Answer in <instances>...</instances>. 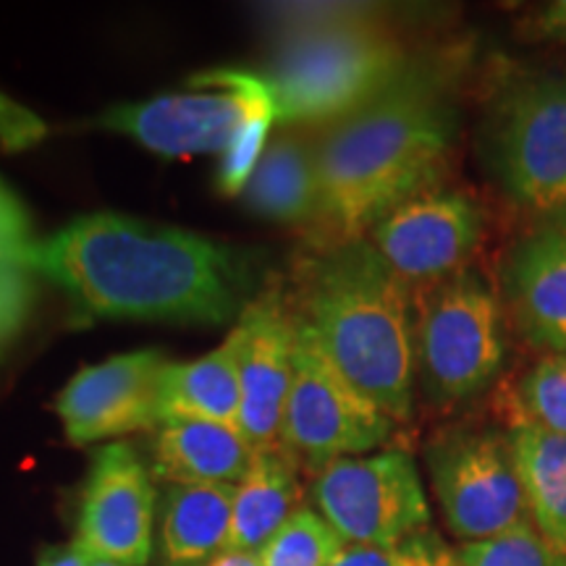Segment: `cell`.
Masks as SVG:
<instances>
[{
  "instance_id": "obj_17",
  "label": "cell",
  "mask_w": 566,
  "mask_h": 566,
  "mask_svg": "<svg viewBox=\"0 0 566 566\" xmlns=\"http://www.w3.org/2000/svg\"><path fill=\"white\" fill-rule=\"evenodd\" d=\"M239 334L226 336L216 352L181 365H168L158 386V424L168 420H202L239 430Z\"/></svg>"
},
{
  "instance_id": "obj_4",
  "label": "cell",
  "mask_w": 566,
  "mask_h": 566,
  "mask_svg": "<svg viewBox=\"0 0 566 566\" xmlns=\"http://www.w3.org/2000/svg\"><path fill=\"white\" fill-rule=\"evenodd\" d=\"M409 69L405 48L363 13L304 17L281 32L263 80L275 122L334 124L391 87Z\"/></svg>"
},
{
  "instance_id": "obj_5",
  "label": "cell",
  "mask_w": 566,
  "mask_h": 566,
  "mask_svg": "<svg viewBox=\"0 0 566 566\" xmlns=\"http://www.w3.org/2000/svg\"><path fill=\"white\" fill-rule=\"evenodd\" d=\"M506 359V315L483 275L462 268L415 296L417 384L430 405L485 394Z\"/></svg>"
},
{
  "instance_id": "obj_11",
  "label": "cell",
  "mask_w": 566,
  "mask_h": 566,
  "mask_svg": "<svg viewBox=\"0 0 566 566\" xmlns=\"http://www.w3.org/2000/svg\"><path fill=\"white\" fill-rule=\"evenodd\" d=\"M485 233V212L464 189L438 187L401 202L367 239L409 286H428L462 271Z\"/></svg>"
},
{
  "instance_id": "obj_22",
  "label": "cell",
  "mask_w": 566,
  "mask_h": 566,
  "mask_svg": "<svg viewBox=\"0 0 566 566\" xmlns=\"http://www.w3.org/2000/svg\"><path fill=\"white\" fill-rule=\"evenodd\" d=\"M349 548L317 509L300 506L258 554L260 566H334Z\"/></svg>"
},
{
  "instance_id": "obj_8",
  "label": "cell",
  "mask_w": 566,
  "mask_h": 566,
  "mask_svg": "<svg viewBox=\"0 0 566 566\" xmlns=\"http://www.w3.org/2000/svg\"><path fill=\"white\" fill-rule=\"evenodd\" d=\"M294 317V380L283 409L281 446L296 462H307L315 470L380 449L396 422L346 380L315 331L296 313Z\"/></svg>"
},
{
  "instance_id": "obj_19",
  "label": "cell",
  "mask_w": 566,
  "mask_h": 566,
  "mask_svg": "<svg viewBox=\"0 0 566 566\" xmlns=\"http://www.w3.org/2000/svg\"><path fill=\"white\" fill-rule=\"evenodd\" d=\"M530 522L558 556H566V436L512 415L506 428Z\"/></svg>"
},
{
  "instance_id": "obj_14",
  "label": "cell",
  "mask_w": 566,
  "mask_h": 566,
  "mask_svg": "<svg viewBox=\"0 0 566 566\" xmlns=\"http://www.w3.org/2000/svg\"><path fill=\"white\" fill-rule=\"evenodd\" d=\"M237 334L242 388L239 433L254 451L283 449L281 424L294 380L296 317L273 296H260L244 307Z\"/></svg>"
},
{
  "instance_id": "obj_25",
  "label": "cell",
  "mask_w": 566,
  "mask_h": 566,
  "mask_svg": "<svg viewBox=\"0 0 566 566\" xmlns=\"http://www.w3.org/2000/svg\"><path fill=\"white\" fill-rule=\"evenodd\" d=\"M275 122V108H263L247 122L242 129L237 132V137L229 145V150L221 155L218 163L216 184L226 197H237L244 192L247 181L254 168H258L260 158H263L268 147V134H271V124Z\"/></svg>"
},
{
  "instance_id": "obj_2",
  "label": "cell",
  "mask_w": 566,
  "mask_h": 566,
  "mask_svg": "<svg viewBox=\"0 0 566 566\" xmlns=\"http://www.w3.org/2000/svg\"><path fill=\"white\" fill-rule=\"evenodd\" d=\"M457 108L433 71L409 66L391 87L315 139L317 218L334 244L365 239L401 202L438 187Z\"/></svg>"
},
{
  "instance_id": "obj_23",
  "label": "cell",
  "mask_w": 566,
  "mask_h": 566,
  "mask_svg": "<svg viewBox=\"0 0 566 566\" xmlns=\"http://www.w3.org/2000/svg\"><path fill=\"white\" fill-rule=\"evenodd\" d=\"M516 415L566 436V354H546L516 386Z\"/></svg>"
},
{
  "instance_id": "obj_26",
  "label": "cell",
  "mask_w": 566,
  "mask_h": 566,
  "mask_svg": "<svg viewBox=\"0 0 566 566\" xmlns=\"http://www.w3.org/2000/svg\"><path fill=\"white\" fill-rule=\"evenodd\" d=\"M32 271L17 260L0 258V354L17 342L34 304Z\"/></svg>"
},
{
  "instance_id": "obj_3",
  "label": "cell",
  "mask_w": 566,
  "mask_h": 566,
  "mask_svg": "<svg viewBox=\"0 0 566 566\" xmlns=\"http://www.w3.org/2000/svg\"><path fill=\"white\" fill-rule=\"evenodd\" d=\"M346 380L394 422L415 409V304L370 239L331 244L310 260L300 313Z\"/></svg>"
},
{
  "instance_id": "obj_28",
  "label": "cell",
  "mask_w": 566,
  "mask_h": 566,
  "mask_svg": "<svg viewBox=\"0 0 566 566\" xmlns=\"http://www.w3.org/2000/svg\"><path fill=\"white\" fill-rule=\"evenodd\" d=\"M34 242L32 223L9 187L0 189V258H11L21 265V258Z\"/></svg>"
},
{
  "instance_id": "obj_10",
  "label": "cell",
  "mask_w": 566,
  "mask_h": 566,
  "mask_svg": "<svg viewBox=\"0 0 566 566\" xmlns=\"http://www.w3.org/2000/svg\"><path fill=\"white\" fill-rule=\"evenodd\" d=\"M313 499L346 546L401 548L430 525V506L409 451L386 449L321 467Z\"/></svg>"
},
{
  "instance_id": "obj_21",
  "label": "cell",
  "mask_w": 566,
  "mask_h": 566,
  "mask_svg": "<svg viewBox=\"0 0 566 566\" xmlns=\"http://www.w3.org/2000/svg\"><path fill=\"white\" fill-rule=\"evenodd\" d=\"M244 205L275 223H313L317 218L315 142L279 134L244 187Z\"/></svg>"
},
{
  "instance_id": "obj_15",
  "label": "cell",
  "mask_w": 566,
  "mask_h": 566,
  "mask_svg": "<svg viewBox=\"0 0 566 566\" xmlns=\"http://www.w3.org/2000/svg\"><path fill=\"white\" fill-rule=\"evenodd\" d=\"M504 292L522 334L537 349L566 354V218L543 221L512 247Z\"/></svg>"
},
{
  "instance_id": "obj_35",
  "label": "cell",
  "mask_w": 566,
  "mask_h": 566,
  "mask_svg": "<svg viewBox=\"0 0 566 566\" xmlns=\"http://www.w3.org/2000/svg\"><path fill=\"white\" fill-rule=\"evenodd\" d=\"M90 566H126V564L111 562V558H101V556H90Z\"/></svg>"
},
{
  "instance_id": "obj_24",
  "label": "cell",
  "mask_w": 566,
  "mask_h": 566,
  "mask_svg": "<svg viewBox=\"0 0 566 566\" xmlns=\"http://www.w3.org/2000/svg\"><path fill=\"white\" fill-rule=\"evenodd\" d=\"M462 566H564V558L543 541L533 522L480 543H462L457 551Z\"/></svg>"
},
{
  "instance_id": "obj_31",
  "label": "cell",
  "mask_w": 566,
  "mask_h": 566,
  "mask_svg": "<svg viewBox=\"0 0 566 566\" xmlns=\"http://www.w3.org/2000/svg\"><path fill=\"white\" fill-rule=\"evenodd\" d=\"M38 566H90V554L74 541L69 546H51L42 551Z\"/></svg>"
},
{
  "instance_id": "obj_36",
  "label": "cell",
  "mask_w": 566,
  "mask_h": 566,
  "mask_svg": "<svg viewBox=\"0 0 566 566\" xmlns=\"http://www.w3.org/2000/svg\"><path fill=\"white\" fill-rule=\"evenodd\" d=\"M0 187H6V184H3V181H0Z\"/></svg>"
},
{
  "instance_id": "obj_6",
  "label": "cell",
  "mask_w": 566,
  "mask_h": 566,
  "mask_svg": "<svg viewBox=\"0 0 566 566\" xmlns=\"http://www.w3.org/2000/svg\"><path fill=\"white\" fill-rule=\"evenodd\" d=\"M488 160L516 205L566 218V71H530L499 92Z\"/></svg>"
},
{
  "instance_id": "obj_12",
  "label": "cell",
  "mask_w": 566,
  "mask_h": 566,
  "mask_svg": "<svg viewBox=\"0 0 566 566\" xmlns=\"http://www.w3.org/2000/svg\"><path fill=\"white\" fill-rule=\"evenodd\" d=\"M155 499L153 472L134 446H103L92 457L82 488L76 543L90 556L147 566L153 556Z\"/></svg>"
},
{
  "instance_id": "obj_29",
  "label": "cell",
  "mask_w": 566,
  "mask_h": 566,
  "mask_svg": "<svg viewBox=\"0 0 566 566\" xmlns=\"http://www.w3.org/2000/svg\"><path fill=\"white\" fill-rule=\"evenodd\" d=\"M522 34L535 42H556V45H566V0H554V3L541 6V9L525 21Z\"/></svg>"
},
{
  "instance_id": "obj_27",
  "label": "cell",
  "mask_w": 566,
  "mask_h": 566,
  "mask_svg": "<svg viewBox=\"0 0 566 566\" xmlns=\"http://www.w3.org/2000/svg\"><path fill=\"white\" fill-rule=\"evenodd\" d=\"M48 126L38 113L27 111L24 105L13 103L11 97L0 95V150L21 153L40 145L45 139Z\"/></svg>"
},
{
  "instance_id": "obj_33",
  "label": "cell",
  "mask_w": 566,
  "mask_h": 566,
  "mask_svg": "<svg viewBox=\"0 0 566 566\" xmlns=\"http://www.w3.org/2000/svg\"><path fill=\"white\" fill-rule=\"evenodd\" d=\"M210 566H260L258 556L252 554H223L218 556Z\"/></svg>"
},
{
  "instance_id": "obj_18",
  "label": "cell",
  "mask_w": 566,
  "mask_h": 566,
  "mask_svg": "<svg viewBox=\"0 0 566 566\" xmlns=\"http://www.w3.org/2000/svg\"><path fill=\"white\" fill-rule=\"evenodd\" d=\"M300 506H304L300 462L286 449L258 451L250 472L233 495L231 537L226 554L258 556Z\"/></svg>"
},
{
  "instance_id": "obj_30",
  "label": "cell",
  "mask_w": 566,
  "mask_h": 566,
  "mask_svg": "<svg viewBox=\"0 0 566 566\" xmlns=\"http://www.w3.org/2000/svg\"><path fill=\"white\" fill-rule=\"evenodd\" d=\"M407 546L401 548H365L349 546L336 558L334 566H405Z\"/></svg>"
},
{
  "instance_id": "obj_9",
  "label": "cell",
  "mask_w": 566,
  "mask_h": 566,
  "mask_svg": "<svg viewBox=\"0 0 566 566\" xmlns=\"http://www.w3.org/2000/svg\"><path fill=\"white\" fill-rule=\"evenodd\" d=\"M441 514L462 543L491 541L530 520L506 430L457 424L424 449Z\"/></svg>"
},
{
  "instance_id": "obj_16",
  "label": "cell",
  "mask_w": 566,
  "mask_h": 566,
  "mask_svg": "<svg viewBox=\"0 0 566 566\" xmlns=\"http://www.w3.org/2000/svg\"><path fill=\"white\" fill-rule=\"evenodd\" d=\"M258 451L237 428L202 420H168L153 436V478L166 485H239Z\"/></svg>"
},
{
  "instance_id": "obj_34",
  "label": "cell",
  "mask_w": 566,
  "mask_h": 566,
  "mask_svg": "<svg viewBox=\"0 0 566 566\" xmlns=\"http://www.w3.org/2000/svg\"><path fill=\"white\" fill-rule=\"evenodd\" d=\"M438 566H462V564H459L457 551H449L446 546H441V543H438Z\"/></svg>"
},
{
  "instance_id": "obj_37",
  "label": "cell",
  "mask_w": 566,
  "mask_h": 566,
  "mask_svg": "<svg viewBox=\"0 0 566 566\" xmlns=\"http://www.w3.org/2000/svg\"><path fill=\"white\" fill-rule=\"evenodd\" d=\"M564 566H566V556H564Z\"/></svg>"
},
{
  "instance_id": "obj_20",
  "label": "cell",
  "mask_w": 566,
  "mask_h": 566,
  "mask_svg": "<svg viewBox=\"0 0 566 566\" xmlns=\"http://www.w3.org/2000/svg\"><path fill=\"white\" fill-rule=\"evenodd\" d=\"M237 485H166L160 499V548L168 564H200L229 551Z\"/></svg>"
},
{
  "instance_id": "obj_32",
  "label": "cell",
  "mask_w": 566,
  "mask_h": 566,
  "mask_svg": "<svg viewBox=\"0 0 566 566\" xmlns=\"http://www.w3.org/2000/svg\"><path fill=\"white\" fill-rule=\"evenodd\" d=\"M405 566H438V543L430 537H415L407 543Z\"/></svg>"
},
{
  "instance_id": "obj_1",
  "label": "cell",
  "mask_w": 566,
  "mask_h": 566,
  "mask_svg": "<svg viewBox=\"0 0 566 566\" xmlns=\"http://www.w3.org/2000/svg\"><path fill=\"white\" fill-rule=\"evenodd\" d=\"M87 317L229 323L244 313L252 265L233 247L122 212L82 216L21 258Z\"/></svg>"
},
{
  "instance_id": "obj_13",
  "label": "cell",
  "mask_w": 566,
  "mask_h": 566,
  "mask_svg": "<svg viewBox=\"0 0 566 566\" xmlns=\"http://www.w3.org/2000/svg\"><path fill=\"white\" fill-rule=\"evenodd\" d=\"M171 365L160 352H129L82 367L55 399V415L74 446L158 428V386Z\"/></svg>"
},
{
  "instance_id": "obj_7",
  "label": "cell",
  "mask_w": 566,
  "mask_h": 566,
  "mask_svg": "<svg viewBox=\"0 0 566 566\" xmlns=\"http://www.w3.org/2000/svg\"><path fill=\"white\" fill-rule=\"evenodd\" d=\"M271 105L273 95L263 74L218 69L192 76L181 92L108 108L97 116V126L126 134L163 158L197 153L223 155L254 113Z\"/></svg>"
}]
</instances>
